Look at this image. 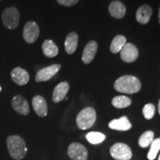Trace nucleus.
Segmentation results:
<instances>
[{"mask_svg": "<svg viewBox=\"0 0 160 160\" xmlns=\"http://www.w3.org/2000/svg\"><path fill=\"white\" fill-rule=\"evenodd\" d=\"M114 88L120 93H138L141 89V82L136 77L125 75L119 77L114 82Z\"/></svg>", "mask_w": 160, "mask_h": 160, "instance_id": "obj_1", "label": "nucleus"}, {"mask_svg": "<svg viewBox=\"0 0 160 160\" xmlns=\"http://www.w3.org/2000/svg\"><path fill=\"white\" fill-rule=\"evenodd\" d=\"M7 146L9 153L13 159L21 160L26 156L27 147L25 140L19 136H10L7 139Z\"/></svg>", "mask_w": 160, "mask_h": 160, "instance_id": "obj_2", "label": "nucleus"}, {"mask_svg": "<svg viewBox=\"0 0 160 160\" xmlns=\"http://www.w3.org/2000/svg\"><path fill=\"white\" fill-rule=\"evenodd\" d=\"M97 120V113L93 108H85L79 112L77 117L78 128L81 130H87L94 125Z\"/></svg>", "mask_w": 160, "mask_h": 160, "instance_id": "obj_3", "label": "nucleus"}, {"mask_svg": "<svg viewBox=\"0 0 160 160\" xmlns=\"http://www.w3.org/2000/svg\"><path fill=\"white\" fill-rule=\"evenodd\" d=\"M2 19L4 25L7 28L15 29L19 23V12L14 7L6 8L3 11Z\"/></svg>", "mask_w": 160, "mask_h": 160, "instance_id": "obj_4", "label": "nucleus"}, {"mask_svg": "<svg viewBox=\"0 0 160 160\" xmlns=\"http://www.w3.org/2000/svg\"><path fill=\"white\" fill-rule=\"evenodd\" d=\"M110 153L117 160H130L133 156L129 146L124 143L114 144L110 149Z\"/></svg>", "mask_w": 160, "mask_h": 160, "instance_id": "obj_5", "label": "nucleus"}, {"mask_svg": "<svg viewBox=\"0 0 160 160\" xmlns=\"http://www.w3.org/2000/svg\"><path fill=\"white\" fill-rule=\"evenodd\" d=\"M68 154L72 160H87L88 157L87 149L82 144L71 143L68 149Z\"/></svg>", "mask_w": 160, "mask_h": 160, "instance_id": "obj_6", "label": "nucleus"}, {"mask_svg": "<svg viewBox=\"0 0 160 160\" xmlns=\"http://www.w3.org/2000/svg\"><path fill=\"white\" fill-rule=\"evenodd\" d=\"M39 36V26L35 22L31 21L26 23L23 29V38L28 43H33Z\"/></svg>", "mask_w": 160, "mask_h": 160, "instance_id": "obj_7", "label": "nucleus"}, {"mask_svg": "<svg viewBox=\"0 0 160 160\" xmlns=\"http://www.w3.org/2000/svg\"><path fill=\"white\" fill-rule=\"evenodd\" d=\"M60 69H61V65L59 64H55V65H52L41 69L37 72V75H36V82H40L48 81L57 74Z\"/></svg>", "mask_w": 160, "mask_h": 160, "instance_id": "obj_8", "label": "nucleus"}, {"mask_svg": "<svg viewBox=\"0 0 160 160\" xmlns=\"http://www.w3.org/2000/svg\"><path fill=\"white\" fill-rule=\"evenodd\" d=\"M139 56L137 48L131 43H126L120 51L121 59L125 62H133L137 60Z\"/></svg>", "mask_w": 160, "mask_h": 160, "instance_id": "obj_9", "label": "nucleus"}, {"mask_svg": "<svg viewBox=\"0 0 160 160\" xmlns=\"http://www.w3.org/2000/svg\"><path fill=\"white\" fill-rule=\"evenodd\" d=\"M11 105L13 108L18 113L22 115H28L30 112L29 105L27 100L21 95H17L13 98L11 102Z\"/></svg>", "mask_w": 160, "mask_h": 160, "instance_id": "obj_10", "label": "nucleus"}, {"mask_svg": "<svg viewBox=\"0 0 160 160\" xmlns=\"http://www.w3.org/2000/svg\"><path fill=\"white\" fill-rule=\"evenodd\" d=\"M11 79L18 85H25L29 82L30 76L27 71L22 68H16L11 72Z\"/></svg>", "mask_w": 160, "mask_h": 160, "instance_id": "obj_11", "label": "nucleus"}, {"mask_svg": "<svg viewBox=\"0 0 160 160\" xmlns=\"http://www.w3.org/2000/svg\"><path fill=\"white\" fill-rule=\"evenodd\" d=\"M33 110L40 117H45L48 114V105L45 99L41 96H35L32 100Z\"/></svg>", "mask_w": 160, "mask_h": 160, "instance_id": "obj_12", "label": "nucleus"}, {"mask_svg": "<svg viewBox=\"0 0 160 160\" xmlns=\"http://www.w3.org/2000/svg\"><path fill=\"white\" fill-rule=\"evenodd\" d=\"M70 86L67 82H62L56 86L53 92V101L56 103L59 102L65 99L69 91Z\"/></svg>", "mask_w": 160, "mask_h": 160, "instance_id": "obj_13", "label": "nucleus"}, {"mask_svg": "<svg viewBox=\"0 0 160 160\" xmlns=\"http://www.w3.org/2000/svg\"><path fill=\"white\" fill-rule=\"evenodd\" d=\"M98 48L97 43L95 41H91L86 45L82 53V59L85 64H88L92 62L95 57Z\"/></svg>", "mask_w": 160, "mask_h": 160, "instance_id": "obj_14", "label": "nucleus"}, {"mask_svg": "<svg viewBox=\"0 0 160 160\" xmlns=\"http://www.w3.org/2000/svg\"><path fill=\"white\" fill-rule=\"evenodd\" d=\"M108 126L111 129L122 131H128L132 127L131 124L127 117H122L119 119L112 120L110 122Z\"/></svg>", "mask_w": 160, "mask_h": 160, "instance_id": "obj_15", "label": "nucleus"}, {"mask_svg": "<svg viewBox=\"0 0 160 160\" xmlns=\"http://www.w3.org/2000/svg\"><path fill=\"white\" fill-rule=\"evenodd\" d=\"M108 11L111 17L116 19H122L125 17L126 8L125 5L119 1H113L110 4Z\"/></svg>", "mask_w": 160, "mask_h": 160, "instance_id": "obj_16", "label": "nucleus"}, {"mask_svg": "<svg viewBox=\"0 0 160 160\" xmlns=\"http://www.w3.org/2000/svg\"><path fill=\"white\" fill-rule=\"evenodd\" d=\"M152 15V8L148 5H143L137 10L136 18L139 23L145 25L149 22Z\"/></svg>", "mask_w": 160, "mask_h": 160, "instance_id": "obj_17", "label": "nucleus"}, {"mask_svg": "<svg viewBox=\"0 0 160 160\" xmlns=\"http://www.w3.org/2000/svg\"><path fill=\"white\" fill-rule=\"evenodd\" d=\"M78 35L75 32H71L66 37L65 42V51L68 54H73L77 48Z\"/></svg>", "mask_w": 160, "mask_h": 160, "instance_id": "obj_18", "label": "nucleus"}, {"mask_svg": "<svg viewBox=\"0 0 160 160\" xmlns=\"http://www.w3.org/2000/svg\"><path fill=\"white\" fill-rule=\"evenodd\" d=\"M42 51L45 57L52 58L57 56L59 53V48L56 44L53 41L50 39H47L42 44Z\"/></svg>", "mask_w": 160, "mask_h": 160, "instance_id": "obj_19", "label": "nucleus"}, {"mask_svg": "<svg viewBox=\"0 0 160 160\" xmlns=\"http://www.w3.org/2000/svg\"><path fill=\"white\" fill-rule=\"evenodd\" d=\"M126 44V38L122 35H118L113 38L111 44V51L113 53H117L121 51Z\"/></svg>", "mask_w": 160, "mask_h": 160, "instance_id": "obj_20", "label": "nucleus"}, {"mask_svg": "<svg viewBox=\"0 0 160 160\" xmlns=\"http://www.w3.org/2000/svg\"><path fill=\"white\" fill-rule=\"evenodd\" d=\"M131 99L125 96H118L112 99V105L117 108H125L131 105Z\"/></svg>", "mask_w": 160, "mask_h": 160, "instance_id": "obj_21", "label": "nucleus"}, {"mask_svg": "<svg viewBox=\"0 0 160 160\" xmlns=\"http://www.w3.org/2000/svg\"><path fill=\"white\" fill-rule=\"evenodd\" d=\"M154 133L153 131H148L142 134L139 139V145L141 148H147L151 145L152 142L153 141Z\"/></svg>", "mask_w": 160, "mask_h": 160, "instance_id": "obj_22", "label": "nucleus"}, {"mask_svg": "<svg viewBox=\"0 0 160 160\" xmlns=\"http://www.w3.org/2000/svg\"><path fill=\"white\" fill-rule=\"evenodd\" d=\"M105 135L99 132H90L86 135V139L91 144L97 145L102 143L105 139Z\"/></svg>", "mask_w": 160, "mask_h": 160, "instance_id": "obj_23", "label": "nucleus"}, {"mask_svg": "<svg viewBox=\"0 0 160 160\" xmlns=\"http://www.w3.org/2000/svg\"><path fill=\"white\" fill-rule=\"evenodd\" d=\"M160 150V138L153 139L151 144V148L148 153V159L149 160H153L157 157V153Z\"/></svg>", "mask_w": 160, "mask_h": 160, "instance_id": "obj_24", "label": "nucleus"}, {"mask_svg": "<svg viewBox=\"0 0 160 160\" xmlns=\"http://www.w3.org/2000/svg\"><path fill=\"white\" fill-rule=\"evenodd\" d=\"M156 108L153 104L149 103L144 106L142 109V113L146 119H151L155 114Z\"/></svg>", "mask_w": 160, "mask_h": 160, "instance_id": "obj_25", "label": "nucleus"}, {"mask_svg": "<svg viewBox=\"0 0 160 160\" xmlns=\"http://www.w3.org/2000/svg\"><path fill=\"white\" fill-rule=\"evenodd\" d=\"M57 1L59 5L70 7V6L75 5L79 2V0H57Z\"/></svg>", "mask_w": 160, "mask_h": 160, "instance_id": "obj_26", "label": "nucleus"}, {"mask_svg": "<svg viewBox=\"0 0 160 160\" xmlns=\"http://www.w3.org/2000/svg\"><path fill=\"white\" fill-rule=\"evenodd\" d=\"M158 111H159V113L160 114V99H159V105H158Z\"/></svg>", "mask_w": 160, "mask_h": 160, "instance_id": "obj_27", "label": "nucleus"}, {"mask_svg": "<svg viewBox=\"0 0 160 160\" xmlns=\"http://www.w3.org/2000/svg\"><path fill=\"white\" fill-rule=\"evenodd\" d=\"M159 23H160V8H159Z\"/></svg>", "mask_w": 160, "mask_h": 160, "instance_id": "obj_28", "label": "nucleus"}, {"mask_svg": "<svg viewBox=\"0 0 160 160\" xmlns=\"http://www.w3.org/2000/svg\"><path fill=\"white\" fill-rule=\"evenodd\" d=\"M2 91V87H1V86H0V91Z\"/></svg>", "mask_w": 160, "mask_h": 160, "instance_id": "obj_29", "label": "nucleus"}, {"mask_svg": "<svg viewBox=\"0 0 160 160\" xmlns=\"http://www.w3.org/2000/svg\"><path fill=\"white\" fill-rule=\"evenodd\" d=\"M158 160H160V155H159V159Z\"/></svg>", "mask_w": 160, "mask_h": 160, "instance_id": "obj_30", "label": "nucleus"}, {"mask_svg": "<svg viewBox=\"0 0 160 160\" xmlns=\"http://www.w3.org/2000/svg\"><path fill=\"white\" fill-rule=\"evenodd\" d=\"M0 1H1V0H0Z\"/></svg>", "mask_w": 160, "mask_h": 160, "instance_id": "obj_31", "label": "nucleus"}]
</instances>
